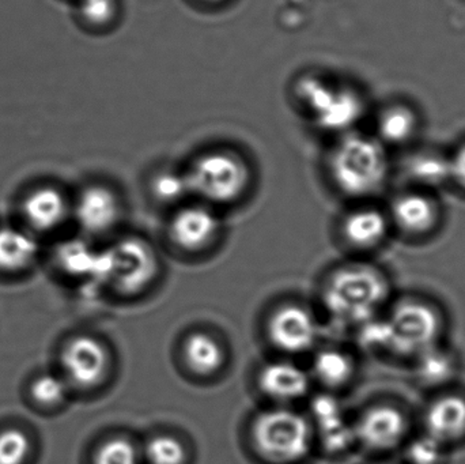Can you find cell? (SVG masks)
Listing matches in <instances>:
<instances>
[{
  "label": "cell",
  "instance_id": "obj_10",
  "mask_svg": "<svg viewBox=\"0 0 465 464\" xmlns=\"http://www.w3.org/2000/svg\"><path fill=\"white\" fill-rule=\"evenodd\" d=\"M62 365L74 386L82 390L94 389L103 383L108 373V350L94 338L76 337L63 350Z\"/></svg>",
  "mask_w": 465,
  "mask_h": 464
},
{
  "label": "cell",
  "instance_id": "obj_30",
  "mask_svg": "<svg viewBox=\"0 0 465 464\" xmlns=\"http://www.w3.org/2000/svg\"><path fill=\"white\" fill-rule=\"evenodd\" d=\"M30 454V440L22 430L0 432V464H24Z\"/></svg>",
  "mask_w": 465,
  "mask_h": 464
},
{
  "label": "cell",
  "instance_id": "obj_14",
  "mask_svg": "<svg viewBox=\"0 0 465 464\" xmlns=\"http://www.w3.org/2000/svg\"><path fill=\"white\" fill-rule=\"evenodd\" d=\"M312 416L322 446L330 452H341L355 440L354 428L344 419L341 405L330 395H320L312 403Z\"/></svg>",
  "mask_w": 465,
  "mask_h": 464
},
{
  "label": "cell",
  "instance_id": "obj_12",
  "mask_svg": "<svg viewBox=\"0 0 465 464\" xmlns=\"http://www.w3.org/2000/svg\"><path fill=\"white\" fill-rule=\"evenodd\" d=\"M409 422L393 406H374L369 409L355 425V439L376 451L395 449L404 440Z\"/></svg>",
  "mask_w": 465,
  "mask_h": 464
},
{
  "label": "cell",
  "instance_id": "obj_29",
  "mask_svg": "<svg viewBox=\"0 0 465 464\" xmlns=\"http://www.w3.org/2000/svg\"><path fill=\"white\" fill-rule=\"evenodd\" d=\"M32 397L38 405L54 408L64 402L67 397V387L59 376L45 373L33 381Z\"/></svg>",
  "mask_w": 465,
  "mask_h": 464
},
{
  "label": "cell",
  "instance_id": "obj_3",
  "mask_svg": "<svg viewBox=\"0 0 465 464\" xmlns=\"http://www.w3.org/2000/svg\"><path fill=\"white\" fill-rule=\"evenodd\" d=\"M184 173L191 195L212 207L237 203L252 184L248 161L232 150L203 153Z\"/></svg>",
  "mask_w": 465,
  "mask_h": 464
},
{
  "label": "cell",
  "instance_id": "obj_31",
  "mask_svg": "<svg viewBox=\"0 0 465 464\" xmlns=\"http://www.w3.org/2000/svg\"><path fill=\"white\" fill-rule=\"evenodd\" d=\"M444 455V444L431 436L412 441L409 447V459L412 464H439Z\"/></svg>",
  "mask_w": 465,
  "mask_h": 464
},
{
  "label": "cell",
  "instance_id": "obj_15",
  "mask_svg": "<svg viewBox=\"0 0 465 464\" xmlns=\"http://www.w3.org/2000/svg\"><path fill=\"white\" fill-rule=\"evenodd\" d=\"M259 387L271 400L292 402L308 394L311 379L292 362H271L260 372Z\"/></svg>",
  "mask_w": 465,
  "mask_h": 464
},
{
  "label": "cell",
  "instance_id": "obj_7",
  "mask_svg": "<svg viewBox=\"0 0 465 464\" xmlns=\"http://www.w3.org/2000/svg\"><path fill=\"white\" fill-rule=\"evenodd\" d=\"M391 350L403 356H420L436 348L441 334L439 313L425 302L407 300L393 310L388 319Z\"/></svg>",
  "mask_w": 465,
  "mask_h": 464
},
{
  "label": "cell",
  "instance_id": "obj_1",
  "mask_svg": "<svg viewBox=\"0 0 465 464\" xmlns=\"http://www.w3.org/2000/svg\"><path fill=\"white\" fill-rule=\"evenodd\" d=\"M328 168L341 193L366 198L376 193L387 180V153L377 139L350 131L331 150Z\"/></svg>",
  "mask_w": 465,
  "mask_h": 464
},
{
  "label": "cell",
  "instance_id": "obj_11",
  "mask_svg": "<svg viewBox=\"0 0 465 464\" xmlns=\"http://www.w3.org/2000/svg\"><path fill=\"white\" fill-rule=\"evenodd\" d=\"M319 330L312 313L300 305H284L268 321V337L284 353L300 354L311 350Z\"/></svg>",
  "mask_w": 465,
  "mask_h": 464
},
{
  "label": "cell",
  "instance_id": "obj_2",
  "mask_svg": "<svg viewBox=\"0 0 465 464\" xmlns=\"http://www.w3.org/2000/svg\"><path fill=\"white\" fill-rule=\"evenodd\" d=\"M390 294L387 280L368 264H350L336 270L324 291V304L331 315L350 323L373 319Z\"/></svg>",
  "mask_w": 465,
  "mask_h": 464
},
{
  "label": "cell",
  "instance_id": "obj_9",
  "mask_svg": "<svg viewBox=\"0 0 465 464\" xmlns=\"http://www.w3.org/2000/svg\"><path fill=\"white\" fill-rule=\"evenodd\" d=\"M123 202L114 188L92 184L81 191L71 215L84 233L104 236L117 228L123 217Z\"/></svg>",
  "mask_w": 465,
  "mask_h": 464
},
{
  "label": "cell",
  "instance_id": "obj_28",
  "mask_svg": "<svg viewBox=\"0 0 465 464\" xmlns=\"http://www.w3.org/2000/svg\"><path fill=\"white\" fill-rule=\"evenodd\" d=\"M153 193L155 198L163 203H174L191 195L185 173L176 172H163L157 174L153 182Z\"/></svg>",
  "mask_w": 465,
  "mask_h": 464
},
{
  "label": "cell",
  "instance_id": "obj_18",
  "mask_svg": "<svg viewBox=\"0 0 465 464\" xmlns=\"http://www.w3.org/2000/svg\"><path fill=\"white\" fill-rule=\"evenodd\" d=\"M393 222L409 234L429 233L439 221L436 202L422 193H407L393 202Z\"/></svg>",
  "mask_w": 465,
  "mask_h": 464
},
{
  "label": "cell",
  "instance_id": "obj_27",
  "mask_svg": "<svg viewBox=\"0 0 465 464\" xmlns=\"http://www.w3.org/2000/svg\"><path fill=\"white\" fill-rule=\"evenodd\" d=\"M93 464H139V452L127 439L114 438L98 447Z\"/></svg>",
  "mask_w": 465,
  "mask_h": 464
},
{
  "label": "cell",
  "instance_id": "obj_25",
  "mask_svg": "<svg viewBox=\"0 0 465 464\" xmlns=\"http://www.w3.org/2000/svg\"><path fill=\"white\" fill-rule=\"evenodd\" d=\"M79 14L82 21L93 29L112 26L119 15L117 0H81Z\"/></svg>",
  "mask_w": 465,
  "mask_h": 464
},
{
  "label": "cell",
  "instance_id": "obj_19",
  "mask_svg": "<svg viewBox=\"0 0 465 464\" xmlns=\"http://www.w3.org/2000/svg\"><path fill=\"white\" fill-rule=\"evenodd\" d=\"M37 255L35 233L8 226L0 228V271H24L35 263Z\"/></svg>",
  "mask_w": 465,
  "mask_h": 464
},
{
  "label": "cell",
  "instance_id": "obj_21",
  "mask_svg": "<svg viewBox=\"0 0 465 464\" xmlns=\"http://www.w3.org/2000/svg\"><path fill=\"white\" fill-rule=\"evenodd\" d=\"M313 373L324 386L336 389L349 383L354 373V364L349 354L331 349L317 354Z\"/></svg>",
  "mask_w": 465,
  "mask_h": 464
},
{
  "label": "cell",
  "instance_id": "obj_26",
  "mask_svg": "<svg viewBox=\"0 0 465 464\" xmlns=\"http://www.w3.org/2000/svg\"><path fill=\"white\" fill-rule=\"evenodd\" d=\"M453 370H455V365L452 359L444 351L433 348L420 354V378L428 383H444L452 378Z\"/></svg>",
  "mask_w": 465,
  "mask_h": 464
},
{
  "label": "cell",
  "instance_id": "obj_6",
  "mask_svg": "<svg viewBox=\"0 0 465 464\" xmlns=\"http://www.w3.org/2000/svg\"><path fill=\"white\" fill-rule=\"evenodd\" d=\"M160 272L155 248L138 236L120 239L106 251V278L124 294L143 291Z\"/></svg>",
  "mask_w": 465,
  "mask_h": 464
},
{
  "label": "cell",
  "instance_id": "obj_22",
  "mask_svg": "<svg viewBox=\"0 0 465 464\" xmlns=\"http://www.w3.org/2000/svg\"><path fill=\"white\" fill-rule=\"evenodd\" d=\"M380 138L388 143H403L414 135L417 130V116L406 106H392L380 116Z\"/></svg>",
  "mask_w": 465,
  "mask_h": 464
},
{
  "label": "cell",
  "instance_id": "obj_23",
  "mask_svg": "<svg viewBox=\"0 0 465 464\" xmlns=\"http://www.w3.org/2000/svg\"><path fill=\"white\" fill-rule=\"evenodd\" d=\"M409 172L417 182L437 185L450 179V158L439 154H418L411 158Z\"/></svg>",
  "mask_w": 465,
  "mask_h": 464
},
{
  "label": "cell",
  "instance_id": "obj_33",
  "mask_svg": "<svg viewBox=\"0 0 465 464\" xmlns=\"http://www.w3.org/2000/svg\"><path fill=\"white\" fill-rule=\"evenodd\" d=\"M450 161V179L465 187V144L456 152Z\"/></svg>",
  "mask_w": 465,
  "mask_h": 464
},
{
  "label": "cell",
  "instance_id": "obj_34",
  "mask_svg": "<svg viewBox=\"0 0 465 464\" xmlns=\"http://www.w3.org/2000/svg\"><path fill=\"white\" fill-rule=\"evenodd\" d=\"M201 2L209 3V5H218V3L225 2V0H201Z\"/></svg>",
  "mask_w": 465,
  "mask_h": 464
},
{
  "label": "cell",
  "instance_id": "obj_24",
  "mask_svg": "<svg viewBox=\"0 0 465 464\" xmlns=\"http://www.w3.org/2000/svg\"><path fill=\"white\" fill-rule=\"evenodd\" d=\"M144 458L150 464H184L187 449L179 439L158 435L147 441Z\"/></svg>",
  "mask_w": 465,
  "mask_h": 464
},
{
  "label": "cell",
  "instance_id": "obj_17",
  "mask_svg": "<svg viewBox=\"0 0 465 464\" xmlns=\"http://www.w3.org/2000/svg\"><path fill=\"white\" fill-rule=\"evenodd\" d=\"M388 226V218L380 210L363 207L346 215L341 222V234L350 247L371 250L384 242Z\"/></svg>",
  "mask_w": 465,
  "mask_h": 464
},
{
  "label": "cell",
  "instance_id": "obj_20",
  "mask_svg": "<svg viewBox=\"0 0 465 464\" xmlns=\"http://www.w3.org/2000/svg\"><path fill=\"white\" fill-rule=\"evenodd\" d=\"M185 362L193 373L212 376L225 364V351L221 343L206 332H193L183 346Z\"/></svg>",
  "mask_w": 465,
  "mask_h": 464
},
{
  "label": "cell",
  "instance_id": "obj_16",
  "mask_svg": "<svg viewBox=\"0 0 465 464\" xmlns=\"http://www.w3.org/2000/svg\"><path fill=\"white\" fill-rule=\"evenodd\" d=\"M426 435L448 444L465 436V398L445 395L431 403L425 417Z\"/></svg>",
  "mask_w": 465,
  "mask_h": 464
},
{
  "label": "cell",
  "instance_id": "obj_5",
  "mask_svg": "<svg viewBox=\"0 0 465 464\" xmlns=\"http://www.w3.org/2000/svg\"><path fill=\"white\" fill-rule=\"evenodd\" d=\"M252 440L265 459L294 463L305 458L311 449L312 427L295 411L272 409L254 420Z\"/></svg>",
  "mask_w": 465,
  "mask_h": 464
},
{
  "label": "cell",
  "instance_id": "obj_4",
  "mask_svg": "<svg viewBox=\"0 0 465 464\" xmlns=\"http://www.w3.org/2000/svg\"><path fill=\"white\" fill-rule=\"evenodd\" d=\"M295 92L314 124L330 133H350L365 114V101L357 90L322 76H302Z\"/></svg>",
  "mask_w": 465,
  "mask_h": 464
},
{
  "label": "cell",
  "instance_id": "obj_32",
  "mask_svg": "<svg viewBox=\"0 0 465 464\" xmlns=\"http://www.w3.org/2000/svg\"><path fill=\"white\" fill-rule=\"evenodd\" d=\"M365 327L362 330V341L365 345L371 348H387L391 345V329L388 321H365Z\"/></svg>",
  "mask_w": 465,
  "mask_h": 464
},
{
  "label": "cell",
  "instance_id": "obj_13",
  "mask_svg": "<svg viewBox=\"0 0 465 464\" xmlns=\"http://www.w3.org/2000/svg\"><path fill=\"white\" fill-rule=\"evenodd\" d=\"M73 203L64 193L52 185L35 188L22 202V215L27 226L37 233H51L71 217Z\"/></svg>",
  "mask_w": 465,
  "mask_h": 464
},
{
  "label": "cell",
  "instance_id": "obj_8",
  "mask_svg": "<svg viewBox=\"0 0 465 464\" xmlns=\"http://www.w3.org/2000/svg\"><path fill=\"white\" fill-rule=\"evenodd\" d=\"M223 222L214 207L206 203L180 207L171 222L168 236L177 250L185 253H202L210 250L221 236Z\"/></svg>",
  "mask_w": 465,
  "mask_h": 464
}]
</instances>
